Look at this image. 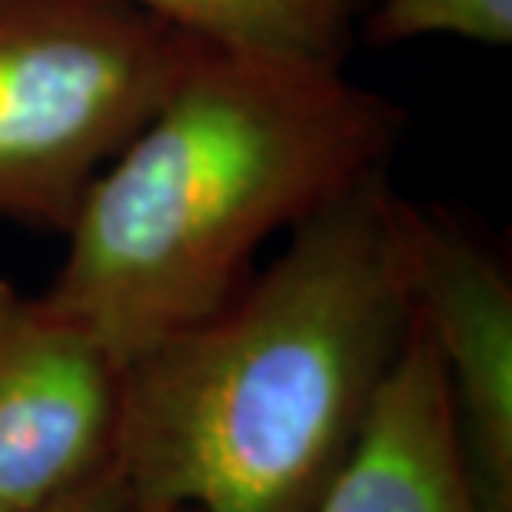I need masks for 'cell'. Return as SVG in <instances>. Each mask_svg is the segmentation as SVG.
<instances>
[{"label": "cell", "instance_id": "1", "mask_svg": "<svg viewBox=\"0 0 512 512\" xmlns=\"http://www.w3.org/2000/svg\"><path fill=\"white\" fill-rule=\"evenodd\" d=\"M389 167L290 230L220 313L120 373L114 463L133 512H316L413 330Z\"/></svg>", "mask_w": 512, "mask_h": 512}, {"label": "cell", "instance_id": "2", "mask_svg": "<svg viewBox=\"0 0 512 512\" xmlns=\"http://www.w3.org/2000/svg\"><path fill=\"white\" fill-rule=\"evenodd\" d=\"M403 133V107L343 67L197 40L157 110L87 187L40 296L127 366L220 313L273 233L393 167Z\"/></svg>", "mask_w": 512, "mask_h": 512}, {"label": "cell", "instance_id": "3", "mask_svg": "<svg viewBox=\"0 0 512 512\" xmlns=\"http://www.w3.org/2000/svg\"><path fill=\"white\" fill-rule=\"evenodd\" d=\"M197 40L127 0H0V217L67 233Z\"/></svg>", "mask_w": 512, "mask_h": 512}, {"label": "cell", "instance_id": "4", "mask_svg": "<svg viewBox=\"0 0 512 512\" xmlns=\"http://www.w3.org/2000/svg\"><path fill=\"white\" fill-rule=\"evenodd\" d=\"M413 316L443 363L459 459L479 512H512V276L456 213L406 207Z\"/></svg>", "mask_w": 512, "mask_h": 512}, {"label": "cell", "instance_id": "5", "mask_svg": "<svg viewBox=\"0 0 512 512\" xmlns=\"http://www.w3.org/2000/svg\"><path fill=\"white\" fill-rule=\"evenodd\" d=\"M120 366L44 296L0 280V512H30L114 459Z\"/></svg>", "mask_w": 512, "mask_h": 512}, {"label": "cell", "instance_id": "6", "mask_svg": "<svg viewBox=\"0 0 512 512\" xmlns=\"http://www.w3.org/2000/svg\"><path fill=\"white\" fill-rule=\"evenodd\" d=\"M316 512H479L443 363L416 316L353 459Z\"/></svg>", "mask_w": 512, "mask_h": 512}, {"label": "cell", "instance_id": "7", "mask_svg": "<svg viewBox=\"0 0 512 512\" xmlns=\"http://www.w3.org/2000/svg\"><path fill=\"white\" fill-rule=\"evenodd\" d=\"M173 27L240 54L343 67L373 0H127Z\"/></svg>", "mask_w": 512, "mask_h": 512}, {"label": "cell", "instance_id": "8", "mask_svg": "<svg viewBox=\"0 0 512 512\" xmlns=\"http://www.w3.org/2000/svg\"><path fill=\"white\" fill-rule=\"evenodd\" d=\"M360 34L373 47H393L419 37L509 47L512 0H373L360 20Z\"/></svg>", "mask_w": 512, "mask_h": 512}, {"label": "cell", "instance_id": "9", "mask_svg": "<svg viewBox=\"0 0 512 512\" xmlns=\"http://www.w3.org/2000/svg\"><path fill=\"white\" fill-rule=\"evenodd\" d=\"M30 512H133V506L124 476H120L117 463L110 459L107 466H100L84 483H77L74 489H67V493L54 496L50 503Z\"/></svg>", "mask_w": 512, "mask_h": 512}]
</instances>
